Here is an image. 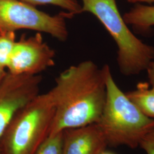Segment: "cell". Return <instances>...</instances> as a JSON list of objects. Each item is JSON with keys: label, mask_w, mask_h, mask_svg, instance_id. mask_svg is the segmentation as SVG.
I'll use <instances>...</instances> for the list:
<instances>
[{"label": "cell", "mask_w": 154, "mask_h": 154, "mask_svg": "<svg viewBox=\"0 0 154 154\" xmlns=\"http://www.w3.org/2000/svg\"><path fill=\"white\" fill-rule=\"evenodd\" d=\"M55 112L48 137L99 121L104 108L105 72L90 60L70 66L49 91Z\"/></svg>", "instance_id": "6da1fadb"}, {"label": "cell", "mask_w": 154, "mask_h": 154, "mask_svg": "<svg viewBox=\"0 0 154 154\" xmlns=\"http://www.w3.org/2000/svg\"><path fill=\"white\" fill-rule=\"evenodd\" d=\"M105 72L106 96L104 108L97 123L107 145H125L134 149L154 130V119L145 116L117 86L107 65Z\"/></svg>", "instance_id": "7a4b0ae2"}, {"label": "cell", "mask_w": 154, "mask_h": 154, "mask_svg": "<svg viewBox=\"0 0 154 154\" xmlns=\"http://www.w3.org/2000/svg\"><path fill=\"white\" fill-rule=\"evenodd\" d=\"M82 12L96 17L114 40L118 48L117 63L126 76L138 75L154 61V48L144 43L128 28L116 0H81Z\"/></svg>", "instance_id": "3957f363"}, {"label": "cell", "mask_w": 154, "mask_h": 154, "mask_svg": "<svg viewBox=\"0 0 154 154\" xmlns=\"http://www.w3.org/2000/svg\"><path fill=\"white\" fill-rule=\"evenodd\" d=\"M54 112L49 91L39 94L14 116L0 139V154H34L49 136Z\"/></svg>", "instance_id": "277c9868"}, {"label": "cell", "mask_w": 154, "mask_h": 154, "mask_svg": "<svg viewBox=\"0 0 154 154\" xmlns=\"http://www.w3.org/2000/svg\"><path fill=\"white\" fill-rule=\"evenodd\" d=\"M73 16L67 11L51 16L19 0H0V32L27 29L65 41L69 36L67 20Z\"/></svg>", "instance_id": "5b68a950"}, {"label": "cell", "mask_w": 154, "mask_h": 154, "mask_svg": "<svg viewBox=\"0 0 154 154\" xmlns=\"http://www.w3.org/2000/svg\"><path fill=\"white\" fill-rule=\"evenodd\" d=\"M42 80L38 74L6 73L0 83V139L17 112L38 95Z\"/></svg>", "instance_id": "8992f818"}, {"label": "cell", "mask_w": 154, "mask_h": 154, "mask_svg": "<svg viewBox=\"0 0 154 154\" xmlns=\"http://www.w3.org/2000/svg\"><path fill=\"white\" fill-rule=\"evenodd\" d=\"M55 52L45 42L41 33L16 41L7 67L14 75L38 74L55 65Z\"/></svg>", "instance_id": "52a82bcc"}, {"label": "cell", "mask_w": 154, "mask_h": 154, "mask_svg": "<svg viewBox=\"0 0 154 154\" xmlns=\"http://www.w3.org/2000/svg\"><path fill=\"white\" fill-rule=\"evenodd\" d=\"M107 146L97 123L63 131L62 154H98Z\"/></svg>", "instance_id": "ba28073f"}, {"label": "cell", "mask_w": 154, "mask_h": 154, "mask_svg": "<svg viewBox=\"0 0 154 154\" xmlns=\"http://www.w3.org/2000/svg\"><path fill=\"white\" fill-rule=\"evenodd\" d=\"M126 95L145 116L154 119V90L148 83H139L135 90Z\"/></svg>", "instance_id": "9c48e42d"}, {"label": "cell", "mask_w": 154, "mask_h": 154, "mask_svg": "<svg viewBox=\"0 0 154 154\" xmlns=\"http://www.w3.org/2000/svg\"><path fill=\"white\" fill-rule=\"evenodd\" d=\"M123 17L127 25L140 30H147L154 26V6L137 4L126 12Z\"/></svg>", "instance_id": "30bf717a"}, {"label": "cell", "mask_w": 154, "mask_h": 154, "mask_svg": "<svg viewBox=\"0 0 154 154\" xmlns=\"http://www.w3.org/2000/svg\"><path fill=\"white\" fill-rule=\"evenodd\" d=\"M14 32H0V69L7 67L11 52L15 45Z\"/></svg>", "instance_id": "8fae6325"}, {"label": "cell", "mask_w": 154, "mask_h": 154, "mask_svg": "<svg viewBox=\"0 0 154 154\" xmlns=\"http://www.w3.org/2000/svg\"><path fill=\"white\" fill-rule=\"evenodd\" d=\"M31 5H52L65 10L74 16L82 13V5L77 0H19Z\"/></svg>", "instance_id": "7c38bea8"}, {"label": "cell", "mask_w": 154, "mask_h": 154, "mask_svg": "<svg viewBox=\"0 0 154 154\" xmlns=\"http://www.w3.org/2000/svg\"><path fill=\"white\" fill-rule=\"evenodd\" d=\"M63 131L48 137L34 154H62Z\"/></svg>", "instance_id": "4fadbf2b"}, {"label": "cell", "mask_w": 154, "mask_h": 154, "mask_svg": "<svg viewBox=\"0 0 154 154\" xmlns=\"http://www.w3.org/2000/svg\"><path fill=\"white\" fill-rule=\"evenodd\" d=\"M147 154H154V130L145 136L139 144Z\"/></svg>", "instance_id": "5bb4252c"}, {"label": "cell", "mask_w": 154, "mask_h": 154, "mask_svg": "<svg viewBox=\"0 0 154 154\" xmlns=\"http://www.w3.org/2000/svg\"><path fill=\"white\" fill-rule=\"evenodd\" d=\"M146 71L149 78V85L154 90V61L151 62L147 67Z\"/></svg>", "instance_id": "9a60e30c"}, {"label": "cell", "mask_w": 154, "mask_h": 154, "mask_svg": "<svg viewBox=\"0 0 154 154\" xmlns=\"http://www.w3.org/2000/svg\"><path fill=\"white\" fill-rule=\"evenodd\" d=\"M129 3L136 4V3H147V4H152L154 3V0H126Z\"/></svg>", "instance_id": "2e32d148"}, {"label": "cell", "mask_w": 154, "mask_h": 154, "mask_svg": "<svg viewBox=\"0 0 154 154\" xmlns=\"http://www.w3.org/2000/svg\"><path fill=\"white\" fill-rule=\"evenodd\" d=\"M6 73L7 72H5L4 69H0V83L2 81L4 77H5Z\"/></svg>", "instance_id": "e0dca14e"}, {"label": "cell", "mask_w": 154, "mask_h": 154, "mask_svg": "<svg viewBox=\"0 0 154 154\" xmlns=\"http://www.w3.org/2000/svg\"><path fill=\"white\" fill-rule=\"evenodd\" d=\"M112 154V153H110V152H105V151H102V152H100L99 154Z\"/></svg>", "instance_id": "ac0fdd59"}]
</instances>
